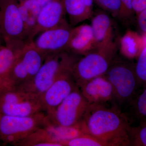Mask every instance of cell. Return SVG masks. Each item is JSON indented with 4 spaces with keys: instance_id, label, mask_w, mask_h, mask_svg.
I'll return each mask as SVG.
<instances>
[{
    "instance_id": "1",
    "label": "cell",
    "mask_w": 146,
    "mask_h": 146,
    "mask_svg": "<svg viewBox=\"0 0 146 146\" xmlns=\"http://www.w3.org/2000/svg\"><path fill=\"white\" fill-rule=\"evenodd\" d=\"M80 124L84 133L105 141L109 146L130 145V126L125 115L116 108L90 104Z\"/></svg>"
},
{
    "instance_id": "2",
    "label": "cell",
    "mask_w": 146,
    "mask_h": 146,
    "mask_svg": "<svg viewBox=\"0 0 146 146\" xmlns=\"http://www.w3.org/2000/svg\"><path fill=\"white\" fill-rule=\"evenodd\" d=\"M119 48V39H113L79 58L72 70L78 86L91 79L104 75L115 59Z\"/></svg>"
},
{
    "instance_id": "3",
    "label": "cell",
    "mask_w": 146,
    "mask_h": 146,
    "mask_svg": "<svg viewBox=\"0 0 146 146\" xmlns=\"http://www.w3.org/2000/svg\"><path fill=\"white\" fill-rule=\"evenodd\" d=\"M78 56L68 51L47 56L34 78L19 89L39 98L63 72L72 67Z\"/></svg>"
},
{
    "instance_id": "4",
    "label": "cell",
    "mask_w": 146,
    "mask_h": 146,
    "mask_svg": "<svg viewBox=\"0 0 146 146\" xmlns=\"http://www.w3.org/2000/svg\"><path fill=\"white\" fill-rule=\"evenodd\" d=\"M0 26L5 45H25L31 42L17 0H0Z\"/></svg>"
},
{
    "instance_id": "5",
    "label": "cell",
    "mask_w": 146,
    "mask_h": 146,
    "mask_svg": "<svg viewBox=\"0 0 146 146\" xmlns=\"http://www.w3.org/2000/svg\"><path fill=\"white\" fill-rule=\"evenodd\" d=\"M115 59L104 75L112 85L115 99L124 104L133 98L139 85L134 67L127 61Z\"/></svg>"
},
{
    "instance_id": "6",
    "label": "cell",
    "mask_w": 146,
    "mask_h": 146,
    "mask_svg": "<svg viewBox=\"0 0 146 146\" xmlns=\"http://www.w3.org/2000/svg\"><path fill=\"white\" fill-rule=\"evenodd\" d=\"M49 121L44 112L27 117L3 115L0 119V132L8 141L18 144Z\"/></svg>"
},
{
    "instance_id": "7",
    "label": "cell",
    "mask_w": 146,
    "mask_h": 146,
    "mask_svg": "<svg viewBox=\"0 0 146 146\" xmlns=\"http://www.w3.org/2000/svg\"><path fill=\"white\" fill-rule=\"evenodd\" d=\"M89 105L78 87L51 114L47 115L53 123L63 126H72L81 122Z\"/></svg>"
},
{
    "instance_id": "8",
    "label": "cell",
    "mask_w": 146,
    "mask_h": 146,
    "mask_svg": "<svg viewBox=\"0 0 146 146\" xmlns=\"http://www.w3.org/2000/svg\"><path fill=\"white\" fill-rule=\"evenodd\" d=\"M72 67L63 72L39 97L42 110L47 115L51 114L73 91L78 87L72 73Z\"/></svg>"
},
{
    "instance_id": "9",
    "label": "cell",
    "mask_w": 146,
    "mask_h": 146,
    "mask_svg": "<svg viewBox=\"0 0 146 146\" xmlns=\"http://www.w3.org/2000/svg\"><path fill=\"white\" fill-rule=\"evenodd\" d=\"M73 28L66 21L58 26L39 33L33 40V43L46 56L67 51Z\"/></svg>"
},
{
    "instance_id": "10",
    "label": "cell",
    "mask_w": 146,
    "mask_h": 146,
    "mask_svg": "<svg viewBox=\"0 0 146 146\" xmlns=\"http://www.w3.org/2000/svg\"><path fill=\"white\" fill-rule=\"evenodd\" d=\"M66 15L64 0H50L42 7L36 17V25L31 36V41L42 32L67 21Z\"/></svg>"
},
{
    "instance_id": "11",
    "label": "cell",
    "mask_w": 146,
    "mask_h": 146,
    "mask_svg": "<svg viewBox=\"0 0 146 146\" xmlns=\"http://www.w3.org/2000/svg\"><path fill=\"white\" fill-rule=\"evenodd\" d=\"M79 88L89 104H104L115 99L112 85L105 75L91 79Z\"/></svg>"
},
{
    "instance_id": "12",
    "label": "cell",
    "mask_w": 146,
    "mask_h": 146,
    "mask_svg": "<svg viewBox=\"0 0 146 146\" xmlns=\"http://www.w3.org/2000/svg\"><path fill=\"white\" fill-rule=\"evenodd\" d=\"M91 25L82 24L73 27L67 51L76 55H84L96 48Z\"/></svg>"
},
{
    "instance_id": "13",
    "label": "cell",
    "mask_w": 146,
    "mask_h": 146,
    "mask_svg": "<svg viewBox=\"0 0 146 146\" xmlns=\"http://www.w3.org/2000/svg\"><path fill=\"white\" fill-rule=\"evenodd\" d=\"M108 13L102 9L97 10L91 18V26L96 48L114 39L113 22Z\"/></svg>"
},
{
    "instance_id": "14",
    "label": "cell",
    "mask_w": 146,
    "mask_h": 146,
    "mask_svg": "<svg viewBox=\"0 0 146 146\" xmlns=\"http://www.w3.org/2000/svg\"><path fill=\"white\" fill-rule=\"evenodd\" d=\"M64 3L72 27L91 19L94 14V0H64Z\"/></svg>"
},
{
    "instance_id": "15",
    "label": "cell",
    "mask_w": 146,
    "mask_h": 146,
    "mask_svg": "<svg viewBox=\"0 0 146 146\" xmlns=\"http://www.w3.org/2000/svg\"><path fill=\"white\" fill-rule=\"evenodd\" d=\"M0 109L4 115L14 117H27L44 112L39 98L16 103L1 104Z\"/></svg>"
},
{
    "instance_id": "16",
    "label": "cell",
    "mask_w": 146,
    "mask_h": 146,
    "mask_svg": "<svg viewBox=\"0 0 146 146\" xmlns=\"http://www.w3.org/2000/svg\"><path fill=\"white\" fill-rule=\"evenodd\" d=\"M25 46L3 45L0 49V89L4 86L11 70Z\"/></svg>"
},
{
    "instance_id": "17",
    "label": "cell",
    "mask_w": 146,
    "mask_h": 146,
    "mask_svg": "<svg viewBox=\"0 0 146 146\" xmlns=\"http://www.w3.org/2000/svg\"><path fill=\"white\" fill-rule=\"evenodd\" d=\"M32 41L26 45L21 55V59L25 65L28 73L29 82L34 78L46 57L35 47Z\"/></svg>"
},
{
    "instance_id": "18",
    "label": "cell",
    "mask_w": 146,
    "mask_h": 146,
    "mask_svg": "<svg viewBox=\"0 0 146 146\" xmlns=\"http://www.w3.org/2000/svg\"><path fill=\"white\" fill-rule=\"evenodd\" d=\"M119 48L124 56L132 58L139 55L144 46L142 37L129 31L119 39Z\"/></svg>"
},
{
    "instance_id": "19",
    "label": "cell",
    "mask_w": 146,
    "mask_h": 146,
    "mask_svg": "<svg viewBox=\"0 0 146 146\" xmlns=\"http://www.w3.org/2000/svg\"><path fill=\"white\" fill-rule=\"evenodd\" d=\"M63 146H109L106 142L89 133H83L63 144Z\"/></svg>"
},
{
    "instance_id": "20",
    "label": "cell",
    "mask_w": 146,
    "mask_h": 146,
    "mask_svg": "<svg viewBox=\"0 0 146 146\" xmlns=\"http://www.w3.org/2000/svg\"><path fill=\"white\" fill-rule=\"evenodd\" d=\"M130 145L146 146V121L138 126L129 128Z\"/></svg>"
},
{
    "instance_id": "21",
    "label": "cell",
    "mask_w": 146,
    "mask_h": 146,
    "mask_svg": "<svg viewBox=\"0 0 146 146\" xmlns=\"http://www.w3.org/2000/svg\"><path fill=\"white\" fill-rule=\"evenodd\" d=\"M134 70L139 86L145 89L146 88V47H144L138 55Z\"/></svg>"
},
{
    "instance_id": "22",
    "label": "cell",
    "mask_w": 146,
    "mask_h": 146,
    "mask_svg": "<svg viewBox=\"0 0 146 146\" xmlns=\"http://www.w3.org/2000/svg\"><path fill=\"white\" fill-rule=\"evenodd\" d=\"M94 3L102 10L114 17H119L121 8L120 0H94Z\"/></svg>"
},
{
    "instance_id": "23",
    "label": "cell",
    "mask_w": 146,
    "mask_h": 146,
    "mask_svg": "<svg viewBox=\"0 0 146 146\" xmlns=\"http://www.w3.org/2000/svg\"><path fill=\"white\" fill-rule=\"evenodd\" d=\"M133 108L138 119L142 122L146 121V88L135 99Z\"/></svg>"
},
{
    "instance_id": "24",
    "label": "cell",
    "mask_w": 146,
    "mask_h": 146,
    "mask_svg": "<svg viewBox=\"0 0 146 146\" xmlns=\"http://www.w3.org/2000/svg\"><path fill=\"white\" fill-rule=\"evenodd\" d=\"M121 8L119 18L124 20L130 18L133 10L132 7V0H120Z\"/></svg>"
},
{
    "instance_id": "25",
    "label": "cell",
    "mask_w": 146,
    "mask_h": 146,
    "mask_svg": "<svg viewBox=\"0 0 146 146\" xmlns=\"http://www.w3.org/2000/svg\"><path fill=\"white\" fill-rule=\"evenodd\" d=\"M33 16L37 17L42 7L36 0H22L20 1Z\"/></svg>"
},
{
    "instance_id": "26",
    "label": "cell",
    "mask_w": 146,
    "mask_h": 146,
    "mask_svg": "<svg viewBox=\"0 0 146 146\" xmlns=\"http://www.w3.org/2000/svg\"><path fill=\"white\" fill-rule=\"evenodd\" d=\"M133 11L139 13L146 8V0H132Z\"/></svg>"
},
{
    "instance_id": "27",
    "label": "cell",
    "mask_w": 146,
    "mask_h": 146,
    "mask_svg": "<svg viewBox=\"0 0 146 146\" xmlns=\"http://www.w3.org/2000/svg\"><path fill=\"white\" fill-rule=\"evenodd\" d=\"M138 13V25L141 31L145 33H146V8Z\"/></svg>"
},
{
    "instance_id": "28",
    "label": "cell",
    "mask_w": 146,
    "mask_h": 146,
    "mask_svg": "<svg viewBox=\"0 0 146 146\" xmlns=\"http://www.w3.org/2000/svg\"><path fill=\"white\" fill-rule=\"evenodd\" d=\"M41 6L43 7L46 4L48 3L50 0H36Z\"/></svg>"
},
{
    "instance_id": "29",
    "label": "cell",
    "mask_w": 146,
    "mask_h": 146,
    "mask_svg": "<svg viewBox=\"0 0 146 146\" xmlns=\"http://www.w3.org/2000/svg\"><path fill=\"white\" fill-rule=\"evenodd\" d=\"M143 40V43L144 47H146V33H145L143 36L142 37Z\"/></svg>"
},
{
    "instance_id": "30",
    "label": "cell",
    "mask_w": 146,
    "mask_h": 146,
    "mask_svg": "<svg viewBox=\"0 0 146 146\" xmlns=\"http://www.w3.org/2000/svg\"><path fill=\"white\" fill-rule=\"evenodd\" d=\"M2 41H3V39L0 38V49H1V47L3 45V44Z\"/></svg>"
},
{
    "instance_id": "31",
    "label": "cell",
    "mask_w": 146,
    "mask_h": 146,
    "mask_svg": "<svg viewBox=\"0 0 146 146\" xmlns=\"http://www.w3.org/2000/svg\"><path fill=\"white\" fill-rule=\"evenodd\" d=\"M0 38L2 39V37L1 32V26H0Z\"/></svg>"
},
{
    "instance_id": "32",
    "label": "cell",
    "mask_w": 146,
    "mask_h": 146,
    "mask_svg": "<svg viewBox=\"0 0 146 146\" xmlns=\"http://www.w3.org/2000/svg\"><path fill=\"white\" fill-rule=\"evenodd\" d=\"M20 1H22V0H20Z\"/></svg>"
}]
</instances>
